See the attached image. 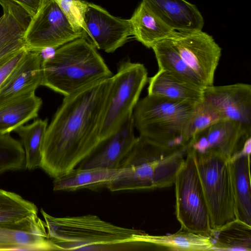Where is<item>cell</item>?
<instances>
[{
    "mask_svg": "<svg viewBox=\"0 0 251 251\" xmlns=\"http://www.w3.org/2000/svg\"><path fill=\"white\" fill-rule=\"evenodd\" d=\"M112 76L64 98L47 127L43 145L40 167L50 177L76 168L102 140L100 128Z\"/></svg>",
    "mask_w": 251,
    "mask_h": 251,
    "instance_id": "1",
    "label": "cell"
},
{
    "mask_svg": "<svg viewBox=\"0 0 251 251\" xmlns=\"http://www.w3.org/2000/svg\"><path fill=\"white\" fill-rule=\"evenodd\" d=\"M41 213L53 251H120L140 250L145 231L120 226L96 215L56 217Z\"/></svg>",
    "mask_w": 251,
    "mask_h": 251,
    "instance_id": "2",
    "label": "cell"
},
{
    "mask_svg": "<svg viewBox=\"0 0 251 251\" xmlns=\"http://www.w3.org/2000/svg\"><path fill=\"white\" fill-rule=\"evenodd\" d=\"M186 152L187 146H164L139 135L121 164L122 171L107 188L117 192L170 187Z\"/></svg>",
    "mask_w": 251,
    "mask_h": 251,
    "instance_id": "3",
    "label": "cell"
},
{
    "mask_svg": "<svg viewBox=\"0 0 251 251\" xmlns=\"http://www.w3.org/2000/svg\"><path fill=\"white\" fill-rule=\"evenodd\" d=\"M42 70L41 85L65 97L113 75L96 48L84 37L59 47L43 58Z\"/></svg>",
    "mask_w": 251,
    "mask_h": 251,
    "instance_id": "4",
    "label": "cell"
},
{
    "mask_svg": "<svg viewBox=\"0 0 251 251\" xmlns=\"http://www.w3.org/2000/svg\"><path fill=\"white\" fill-rule=\"evenodd\" d=\"M197 104L148 95L134 108V127L140 135L158 144L186 147L188 129Z\"/></svg>",
    "mask_w": 251,
    "mask_h": 251,
    "instance_id": "5",
    "label": "cell"
},
{
    "mask_svg": "<svg viewBox=\"0 0 251 251\" xmlns=\"http://www.w3.org/2000/svg\"><path fill=\"white\" fill-rule=\"evenodd\" d=\"M194 152L211 228H217L235 219L229 160L217 153Z\"/></svg>",
    "mask_w": 251,
    "mask_h": 251,
    "instance_id": "6",
    "label": "cell"
},
{
    "mask_svg": "<svg viewBox=\"0 0 251 251\" xmlns=\"http://www.w3.org/2000/svg\"><path fill=\"white\" fill-rule=\"evenodd\" d=\"M174 184L176 215L181 228L208 236L211 229L209 211L196 166L195 152L187 146L184 162Z\"/></svg>",
    "mask_w": 251,
    "mask_h": 251,
    "instance_id": "7",
    "label": "cell"
},
{
    "mask_svg": "<svg viewBox=\"0 0 251 251\" xmlns=\"http://www.w3.org/2000/svg\"><path fill=\"white\" fill-rule=\"evenodd\" d=\"M108 96L100 131L101 140L112 134L130 114L148 81V71L140 63L122 62Z\"/></svg>",
    "mask_w": 251,
    "mask_h": 251,
    "instance_id": "8",
    "label": "cell"
},
{
    "mask_svg": "<svg viewBox=\"0 0 251 251\" xmlns=\"http://www.w3.org/2000/svg\"><path fill=\"white\" fill-rule=\"evenodd\" d=\"M86 35L75 31L54 0H44L41 7L30 19L24 34L29 50L41 51L57 49Z\"/></svg>",
    "mask_w": 251,
    "mask_h": 251,
    "instance_id": "9",
    "label": "cell"
},
{
    "mask_svg": "<svg viewBox=\"0 0 251 251\" xmlns=\"http://www.w3.org/2000/svg\"><path fill=\"white\" fill-rule=\"evenodd\" d=\"M206 87L213 85L222 49L213 37L202 30L174 31L167 39Z\"/></svg>",
    "mask_w": 251,
    "mask_h": 251,
    "instance_id": "10",
    "label": "cell"
},
{
    "mask_svg": "<svg viewBox=\"0 0 251 251\" xmlns=\"http://www.w3.org/2000/svg\"><path fill=\"white\" fill-rule=\"evenodd\" d=\"M86 39L97 49L113 52L133 35L130 19L111 15L102 7L88 2L84 15Z\"/></svg>",
    "mask_w": 251,
    "mask_h": 251,
    "instance_id": "11",
    "label": "cell"
},
{
    "mask_svg": "<svg viewBox=\"0 0 251 251\" xmlns=\"http://www.w3.org/2000/svg\"><path fill=\"white\" fill-rule=\"evenodd\" d=\"M250 137L251 132L240 124L222 120L195 134L187 147L198 153H217L230 160L241 151Z\"/></svg>",
    "mask_w": 251,
    "mask_h": 251,
    "instance_id": "12",
    "label": "cell"
},
{
    "mask_svg": "<svg viewBox=\"0 0 251 251\" xmlns=\"http://www.w3.org/2000/svg\"><path fill=\"white\" fill-rule=\"evenodd\" d=\"M203 100L211 105L224 120L240 124L251 132V85L238 83L206 87Z\"/></svg>",
    "mask_w": 251,
    "mask_h": 251,
    "instance_id": "13",
    "label": "cell"
},
{
    "mask_svg": "<svg viewBox=\"0 0 251 251\" xmlns=\"http://www.w3.org/2000/svg\"><path fill=\"white\" fill-rule=\"evenodd\" d=\"M134 127L132 113L116 130L100 141L94 152L81 163L79 167L120 169L136 140Z\"/></svg>",
    "mask_w": 251,
    "mask_h": 251,
    "instance_id": "14",
    "label": "cell"
},
{
    "mask_svg": "<svg viewBox=\"0 0 251 251\" xmlns=\"http://www.w3.org/2000/svg\"><path fill=\"white\" fill-rule=\"evenodd\" d=\"M0 231L8 251H53L45 222L37 213L0 224Z\"/></svg>",
    "mask_w": 251,
    "mask_h": 251,
    "instance_id": "15",
    "label": "cell"
},
{
    "mask_svg": "<svg viewBox=\"0 0 251 251\" xmlns=\"http://www.w3.org/2000/svg\"><path fill=\"white\" fill-rule=\"evenodd\" d=\"M0 66L22 50L27 48L24 34L30 17L10 0H0Z\"/></svg>",
    "mask_w": 251,
    "mask_h": 251,
    "instance_id": "16",
    "label": "cell"
},
{
    "mask_svg": "<svg viewBox=\"0 0 251 251\" xmlns=\"http://www.w3.org/2000/svg\"><path fill=\"white\" fill-rule=\"evenodd\" d=\"M144 5L175 31L201 30L204 19L197 7L185 0H142Z\"/></svg>",
    "mask_w": 251,
    "mask_h": 251,
    "instance_id": "17",
    "label": "cell"
},
{
    "mask_svg": "<svg viewBox=\"0 0 251 251\" xmlns=\"http://www.w3.org/2000/svg\"><path fill=\"white\" fill-rule=\"evenodd\" d=\"M41 51L28 50L22 62L0 90V104L17 97L35 92L42 81Z\"/></svg>",
    "mask_w": 251,
    "mask_h": 251,
    "instance_id": "18",
    "label": "cell"
},
{
    "mask_svg": "<svg viewBox=\"0 0 251 251\" xmlns=\"http://www.w3.org/2000/svg\"><path fill=\"white\" fill-rule=\"evenodd\" d=\"M148 92L153 95L193 104L203 100L204 88L179 77L168 71L159 69L148 78Z\"/></svg>",
    "mask_w": 251,
    "mask_h": 251,
    "instance_id": "19",
    "label": "cell"
},
{
    "mask_svg": "<svg viewBox=\"0 0 251 251\" xmlns=\"http://www.w3.org/2000/svg\"><path fill=\"white\" fill-rule=\"evenodd\" d=\"M250 155L238 153L229 160L235 219L251 226Z\"/></svg>",
    "mask_w": 251,
    "mask_h": 251,
    "instance_id": "20",
    "label": "cell"
},
{
    "mask_svg": "<svg viewBox=\"0 0 251 251\" xmlns=\"http://www.w3.org/2000/svg\"><path fill=\"white\" fill-rule=\"evenodd\" d=\"M122 171L101 168H75L54 178V191H75L81 189L97 190L107 186Z\"/></svg>",
    "mask_w": 251,
    "mask_h": 251,
    "instance_id": "21",
    "label": "cell"
},
{
    "mask_svg": "<svg viewBox=\"0 0 251 251\" xmlns=\"http://www.w3.org/2000/svg\"><path fill=\"white\" fill-rule=\"evenodd\" d=\"M42 104L35 92L17 97L0 104V135L10 134L36 118Z\"/></svg>",
    "mask_w": 251,
    "mask_h": 251,
    "instance_id": "22",
    "label": "cell"
},
{
    "mask_svg": "<svg viewBox=\"0 0 251 251\" xmlns=\"http://www.w3.org/2000/svg\"><path fill=\"white\" fill-rule=\"evenodd\" d=\"M133 36L143 45L151 48L156 43L167 39L175 31L150 11L142 1L130 19Z\"/></svg>",
    "mask_w": 251,
    "mask_h": 251,
    "instance_id": "23",
    "label": "cell"
},
{
    "mask_svg": "<svg viewBox=\"0 0 251 251\" xmlns=\"http://www.w3.org/2000/svg\"><path fill=\"white\" fill-rule=\"evenodd\" d=\"M142 241L151 246L163 247L170 251H213L210 238L180 228L177 232L167 235H152L145 232Z\"/></svg>",
    "mask_w": 251,
    "mask_h": 251,
    "instance_id": "24",
    "label": "cell"
},
{
    "mask_svg": "<svg viewBox=\"0 0 251 251\" xmlns=\"http://www.w3.org/2000/svg\"><path fill=\"white\" fill-rule=\"evenodd\" d=\"M208 236L213 250L251 251V226L237 219L211 229Z\"/></svg>",
    "mask_w": 251,
    "mask_h": 251,
    "instance_id": "25",
    "label": "cell"
},
{
    "mask_svg": "<svg viewBox=\"0 0 251 251\" xmlns=\"http://www.w3.org/2000/svg\"><path fill=\"white\" fill-rule=\"evenodd\" d=\"M159 69H163L198 86H206L198 75L185 62L168 39L155 43L151 48Z\"/></svg>",
    "mask_w": 251,
    "mask_h": 251,
    "instance_id": "26",
    "label": "cell"
},
{
    "mask_svg": "<svg viewBox=\"0 0 251 251\" xmlns=\"http://www.w3.org/2000/svg\"><path fill=\"white\" fill-rule=\"evenodd\" d=\"M48 120L38 119L14 131L20 137L25 154V167L29 170L40 167Z\"/></svg>",
    "mask_w": 251,
    "mask_h": 251,
    "instance_id": "27",
    "label": "cell"
},
{
    "mask_svg": "<svg viewBox=\"0 0 251 251\" xmlns=\"http://www.w3.org/2000/svg\"><path fill=\"white\" fill-rule=\"evenodd\" d=\"M37 212L33 202L15 193L0 189V224L14 222Z\"/></svg>",
    "mask_w": 251,
    "mask_h": 251,
    "instance_id": "28",
    "label": "cell"
},
{
    "mask_svg": "<svg viewBox=\"0 0 251 251\" xmlns=\"http://www.w3.org/2000/svg\"><path fill=\"white\" fill-rule=\"evenodd\" d=\"M25 164L22 144L10 134L0 135V174L20 170Z\"/></svg>",
    "mask_w": 251,
    "mask_h": 251,
    "instance_id": "29",
    "label": "cell"
},
{
    "mask_svg": "<svg viewBox=\"0 0 251 251\" xmlns=\"http://www.w3.org/2000/svg\"><path fill=\"white\" fill-rule=\"evenodd\" d=\"M222 120L224 119L221 115L203 100L197 103L188 129L189 141L195 134Z\"/></svg>",
    "mask_w": 251,
    "mask_h": 251,
    "instance_id": "30",
    "label": "cell"
},
{
    "mask_svg": "<svg viewBox=\"0 0 251 251\" xmlns=\"http://www.w3.org/2000/svg\"><path fill=\"white\" fill-rule=\"evenodd\" d=\"M66 15L74 29L84 33L88 31L84 23V15L88 2L82 0H54Z\"/></svg>",
    "mask_w": 251,
    "mask_h": 251,
    "instance_id": "31",
    "label": "cell"
},
{
    "mask_svg": "<svg viewBox=\"0 0 251 251\" xmlns=\"http://www.w3.org/2000/svg\"><path fill=\"white\" fill-rule=\"evenodd\" d=\"M28 50L27 48L22 50L0 66V90L12 73L23 60Z\"/></svg>",
    "mask_w": 251,
    "mask_h": 251,
    "instance_id": "32",
    "label": "cell"
},
{
    "mask_svg": "<svg viewBox=\"0 0 251 251\" xmlns=\"http://www.w3.org/2000/svg\"><path fill=\"white\" fill-rule=\"evenodd\" d=\"M22 7L29 16H34L41 7L44 0H10Z\"/></svg>",
    "mask_w": 251,
    "mask_h": 251,
    "instance_id": "33",
    "label": "cell"
},
{
    "mask_svg": "<svg viewBox=\"0 0 251 251\" xmlns=\"http://www.w3.org/2000/svg\"><path fill=\"white\" fill-rule=\"evenodd\" d=\"M0 251H7L6 245L0 231Z\"/></svg>",
    "mask_w": 251,
    "mask_h": 251,
    "instance_id": "34",
    "label": "cell"
}]
</instances>
